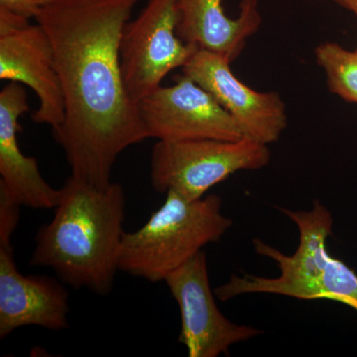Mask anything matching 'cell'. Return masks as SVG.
I'll use <instances>...</instances> for the list:
<instances>
[{"instance_id": "1", "label": "cell", "mask_w": 357, "mask_h": 357, "mask_svg": "<svg viewBox=\"0 0 357 357\" xmlns=\"http://www.w3.org/2000/svg\"><path fill=\"white\" fill-rule=\"evenodd\" d=\"M138 0H57L36 20L50 39L65 119L53 129L73 177L93 187L112 184L119 155L149 139L121 63L122 33Z\"/></svg>"}, {"instance_id": "2", "label": "cell", "mask_w": 357, "mask_h": 357, "mask_svg": "<svg viewBox=\"0 0 357 357\" xmlns=\"http://www.w3.org/2000/svg\"><path fill=\"white\" fill-rule=\"evenodd\" d=\"M126 208L119 183L100 189L70 175L53 220L37 232L30 265L50 268L76 290L109 295L119 271Z\"/></svg>"}, {"instance_id": "3", "label": "cell", "mask_w": 357, "mask_h": 357, "mask_svg": "<svg viewBox=\"0 0 357 357\" xmlns=\"http://www.w3.org/2000/svg\"><path fill=\"white\" fill-rule=\"evenodd\" d=\"M280 211L299 230L295 252L284 255L261 239H253L255 252L276 262L279 276L234 274L213 290L215 297L227 302L246 294H273L300 300L335 301L357 312V275L326 250V239L333 234L331 211L319 201H314L310 211Z\"/></svg>"}, {"instance_id": "4", "label": "cell", "mask_w": 357, "mask_h": 357, "mask_svg": "<svg viewBox=\"0 0 357 357\" xmlns=\"http://www.w3.org/2000/svg\"><path fill=\"white\" fill-rule=\"evenodd\" d=\"M218 195L188 201L166 192L161 208L133 232H126L119 252V271L150 283L165 281L175 270L218 243L232 227Z\"/></svg>"}, {"instance_id": "5", "label": "cell", "mask_w": 357, "mask_h": 357, "mask_svg": "<svg viewBox=\"0 0 357 357\" xmlns=\"http://www.w3.org/2000/svg\"><path fill=\"white\" fill-rule=\"evenodd\" d=\"M270 158L268 145L243 137L234 141L158 140L152 149L150 178L155 191L174 192L188 201H196L232 174L264 168Z\"/></svg>"}, {"instance_id": "6", "label": "cell", "mask_w": 357, "mask_h": 357, "mask_svg": "<svg viewBox=\"0 0 357 357\" xmlns=\"http://www.w3.org/2000/svg\"><path fill=\"white\" fill-rule=\"evenodd\" d=\"M178 0H149L122 33L124 84L137 103L161 86L171 70L183 68L199 48L178 38Z\"/></svg>"}, {"instance_id": "7", "label": "cell", "mask_w": 357, "mask_h": 357, "mask_svg": "<svg viewBox=\"0 0 357 357\" xmlns=\"http://www.w3.org/2000/svg\"><path fill=\"white\" fill-rule=\"evenodd\" d=\"M181 312L178 342L189 357L229 356L234 344L262 335L259 328L237 325L218 307L204 251L172 272L164 281Z\"/></svg>"}, {"instance_id": "8", "label": "cell", "mask_w": 357, "mask_h": 357, "mask_svg": "<svg viewBox=\"0 0 357 357\" xmlns=\"http://www.w3.org/2000/svg\"><path fill=\"white\" fill-rule=\"evenodd\" d=\"M137 102L150 138L160 141L243 138L238 126L208 91L190 77L178 76Z\"/></svg>"}, {"instance_id": "9", "label": "cell", "mask_w": 357, "mask_h": 357, "mask_svg": "<svg viewBox=\"0 0 357 357\" xmlns=\"http://www.w3.org/2000/svg\"><path fill=\"white\" fill-rule=\"evenodd\" d=\"M182 72L229 112L243 138L268 145L278 141L287 128V112L280 95L249 88L232 73L229 60L220 54L198 49Z\"/></svg>"}, {"instance_id": "10", "label": "cell", "mask_w": 357, "mask_h": 357, "mask_svg": "<svg viewBox=\"0 0 357 357\" xmlns=\"http://www.w3.org/2000/svg\"><path fill=\"white\" fill-rule=\"evenodd\" d=\"M0 79L34 91L40 102L32 114L35 123L54 129L64 121V95L53 47L38 23L0 35Z\"/></svg>"}, {"instance_id": "11", "label": "cell", "mask_w": 357, "mask_h": 357, "mask_svg": "<svg viewBox=\"0 0 357 357\" xmlns=\"http://www.w3.org/2000/svg\"><path fill=\"white\" fill-rule=\"evenodd\" d=\"M60 279L21 273L13 246L0 248V340L17 328H69L70 294Z\"/></svg>"}, {"instance_id": "12", "label": "cell", "mask_w": 357, "mask_h": 357, "mask_svg": "<svg viewBox=\"0 0 357 357\" xmlns=\"http://www.w3.org/2000/svg\"><path fill=\"white\" fill-rule=\"evenodd\" d=\"M29 110L27 93L20 84H7L0 91V191L21 206L54 210L61 197L40 172L38 161L26 156L18 144V123Z\"/></svg>"}, {"instance_id": "13", "label": "cell", "mask_w": 357, "mask_h": 357, "mask_svg": "<svg viewBox=\"0 0 357 357\" xmlns=\"http://www.w3.org/2000/svg\"><path fill=\"white\" fill-rule=\"evenodd\" d=\"M222 0H178L177 35L185 43L215 52L234 62L249 37L259 30L261 15L257 0H241L239 14L230 18Z\"/></svg>"}, {"instance_id": "14", "label": "cell", "mask_w": 357, "mask_h": 357, "mask_svg": "<svg viewBox=\"0 0 357 357\" xmlns=\"http://www.w3.org/2000/svg\"><path fill=\"white\" fill-rule=\"evenodd\" d=\"M316 61L324 70L328 89L345 102L357 103V53L333 42L314 50Z\"/></svg>"}, {"instance_id": "15", "label": "cell", "mask_w": 357, "mask_h": 357, "mask_svg": "<svg viewBox=\"0 0 357 357\" xmlns=\"http://www.w3.org/2000/svg\"><path fill=\"white\" fill-rule=\"evenodd\" d=\"M20 204L0 191V248L13 246V236L20 218Z\"/></svg>"}, {"instance_id": "16", "label": "cell", "mask_w": 357, "mask_h": 357, "mask_svg": "<svg viewBox=\"0 0 357 357\" xmlns=\"http://www.w3.org/2000/svg\"><path fill=\"white\" fill-rule=\"evenodd\" d=\"M0 7L28 20L36 18L41 10V6L37 3L36 0H0Z\"/></svg>"}, {"instance_id": "17", "label": "cell", "mask_w": 357, "mask_h": 357, "mask_svg": "<svg viewBox=\"0 0 357 357\" xmlns=\"http://www.w3.org/2000/svg\"><path fill=\"white\" fill-rule=\"evenodd\" d=\"M29 20L8 9L0 7V35L24 27L29 24Z\"/></svg>"}, {"instance_id": "18", "label": "cell", "mask_w": 357, "mask_h": 357, "mask_svg": "<svg viewBox=\"0 0 357 357\" xmlns=\"http://www.w3.org/2000/svg\"><path fill=\"white\" fill-rule=\"evenodd\" d=\"M333 1L337 2L347 10L351 11L357 18V0H333Z\"/></svg>"}, {"instance_id": "19", "label": "cell", "mask_w": 357, "mask_h": 357, "mask_svg": "<svg viewBox=\"0 0 357 357\" xmlns=\"http://www.w3.org/2000/svg\"><path fill=\"white\" fill-rule=\"evenodd\" d=\"M37 3L39 4L40 6H45L47 4H50L52 2L57 1V0H36Z\"/></svg>"}, {"instance_id": "20", "label": "cell", "mask_w": 357, "mask_h": 357, "mask_svg": "<svg viewBox=\"0 0 357 357\" xmlns=\"http://www.w3.org/2000/svg\"><path fill=\"white\" fill-rule=\"evenodd\" d=\"M356 53H357V49H356Z\"/></svg>"}]
</instances>
